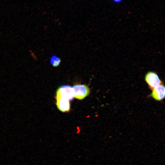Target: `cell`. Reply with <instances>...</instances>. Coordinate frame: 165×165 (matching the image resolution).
Wrapping results in <instances>:
<instances>
[{
	"mask_svg": "<svg viewBox=\"0 0 165 165\" xmlns=\"http://www.w3.org/2000/svg\"><path fill=\"white\" fill-rule=\"evenodd\" d=\"M72 88L74 97L79 100L83 99L87 97L90 93L89 88L84 84H75Z\"/></svg>",
	"mask_w": 165,
	"mask_h": 165,
	"instance_id": "1",
	"label": "cell"
},
{
	"mask_svg": "<svg viewBox=\"0 0 165 165\" xmlns=\"http://www.w3.org/2000/svg\"><path fill=\"white\" fill-rule=\"evenodd\" d=\"M56 96L65 98L69 101L72 100L74 98L72 87L68 85L61 86L57 90Z\"/></svg>",
	"mask_w": 165,
	"mask_h": 165,
	"instance_id": "2",
	"label": "cell"
},
{
	"mask_svg": "<svg viewBox=\"0 0 165 165\" xmlns=\"http://www.w3.org/2000/svg\"><path fill=\"white\" fill-rule=\"evenodd\" d=\"M146 82L151 88H154L162 83L157 74L153 72H149L145 77Z\"/></svg>",
	"mask_w": 165,
	"mask_h": 165,
	"instance_id": "3",
	"label": "cell"
},
{
	"mask_svg": "<svg viewBox=\"0 0 165 165\" xmlns=\"http://www.w3.org/2000/svg\"><path fill=\"white\" fill-rule=\"evenodd\" d=\"M56 105L58 108L63 112H68L70 109L69 101L67 99L56 96Z\"/></svg>",
	"mask_w": 165,
	"mask_h": 165,
	"instance_id": "4",
	"label": "cell"
},
{
	"mask_svg": "<svg viewBox=\"0 0 165 165\" xmlns=\"http://www.w3.org/2000/svg\"><path fill=\"white\" fill-rule=\"evenodd\" d=\"M165 88L163 84H161L153 89L151 96L157 101H160L165 97Z\"/></svg>",
	"mask_w": 165,
	"mask_h": 165,
	"instance_id": "5",
	"label": "cell"
},
{
	"mask_svg": "<svg viewBox=\"0 0 165 165\" xmlns=\"http://www.w3.org/2000/svg\"><path fill=\"white\" fill-rule=\"evenodd\" d=\"M61 62V60L60 58L56 55L52 56L50 58V63L54 67L58 66Z\"/></svg>",
	"mask_w": 165,
	"mask_h": 165,
	"instance_id": "6",
	"label": "cell"
},
{
	"mask_svg": "<svg viewBox=\"0 0 165 165\" xmlns=\"http://www.w3.org/2000/svg\"><path fill=\"white\" fill-rule=\"evenodd\" d=\"M123 0H111L112 2L116 4H119L121 3L123 1Z\"/></svg>",
	"mask_w": 165,
	"mask_h": 165,
	"instance_id": "7",
	"label": "cell"
}]
</instances>
